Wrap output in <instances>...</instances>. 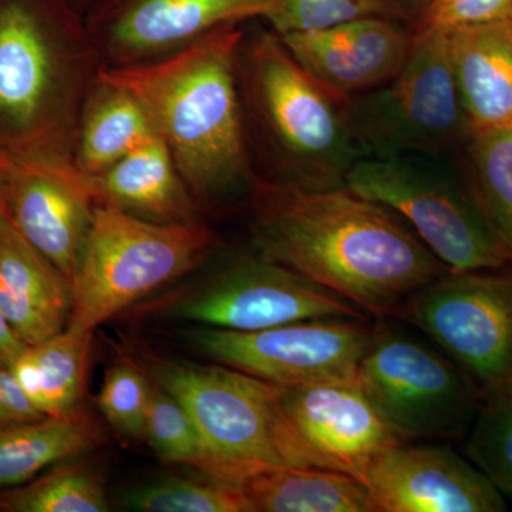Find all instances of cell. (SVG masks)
<instances>
[{
    "instance_id": "cell-7",
    "label": "cell",
    "mask_w": 512,
    "mask_h": 512,
    "mask_svg": "<svg viewBox=\"0 0 512 512\" xmlns=\"http://www.w3.org/2000/svg\"><path fill=\"white\" fill-rule=\"evenodd\" d=\"M346 104L367 157H439L473 134L444 30L417 28L397 76Z\"/></svg>"
},
{
    "instance_id": "cell-5",
    "label": "cell",
    "mask_w": 512,
    "mask_h": 512,
    "mask_svg": "<svg viewBox=\"0 0 512 512\" xmlns=\"http://www.w3.org/2000/svg\"><path fill=\"white\" fill-rule=\"evenodd\" d=\"M154 382L180 400L208 454L205 476L235 485L265 468L291 467L275 384L218 365L154 357Z\"/></svg>"
},
{
    "instance_id": "cell-35",
    "label": "cell",
    "mask_w": 512,
    "mask_h": 512,
    "mask_svg": "<svg viewBox=\"0 0 512 512\" xmlns=\"http://www.w3.org/2000/svg\"><path fill=\"white\" fill-rule=\"evenodd\" d=\"M394 10H416L426 8L427 0H387Z\"/></svg>"
},
{
    "instance_id": "cell-11",
    "label": "cell",
    "mask_w": 512,
    "mask_h": 512,
    "mask_svg": "<svg viewBox=\"0 0 512 512\" xmlns=\"http://www.w3.org/2000/svg\"><path fill=\"white\" fill-rule=\"evenodd\" d=\"M167 318L251 332L313 319H366L342 296L264 256L239 258L204 284L165 303Z\"/></svg>"
},
{
    "instance_id": "cell-28",
    "label": "cell",
    "mask_w": 512,
    "mask_h": 512,
    "mask_svg": "<svg viewBox=\"0 0 512 512\" xmlns=\"http://www.w3.org/2000/svg\"><path fill=\"white\" fill-rule=\"evenodd\" d=\"M464 456L512 500V394L484 397L467 433Z\"/></svg>"
},
{
    "instance_id": "cell-17",
    "label": "cell",
    "mask_w": 512,
    "mask_h": 512,
    "mask_svg": "<svg viewBox=\"0 0 512 512\" xmlns=\"http://www.w3.org/2000/svg\"><path fill=\"white\" fill-rule=\"evenodd\" d=\"M446 33L473 133L512 127V16Z\"/></svg>"
},
{
    "instance_id": "cell-23",
    "label": "cell",
    "mask_w": 512,
    "mask_h": 512,
    "mask_svg": "<svg viewBox=\"0 0 512 512\" xmlns=\"http://www.w3.org/2000/svg\"><path fill=\"white\" fill-rule=\"evenodd\" d=\"M100 443V427L83 410L0 424V490L29 483L47 468L82 456Z\"/></svg>"
},
{
    "instance_id": "cell-33",
    "label": "cell",
    "mask_w": 512,
    "mask_h": 512,
    "mask_svg": "<svg viewBox=\"0 0 512 512\" xmlns=\"http://www.w3.org/2000/svg\"><path fill=\"white\" fill-rule=\"evenodd\" d=\"M46 417L29 399L10 367L0 366V424L26 423Z\"/></svg>"
},
{
    "instance_id": "cell-21",
    "label": "cell",
    "mask_w": 512,
    "mask_h": 512,
    "mask_svg": "<svg viewBox=\"0 0 512 512\" xmlns=\"http://www.w3.org/2000/svg\"><path fill=\"white\" fill-rule=\"evenodd\" d=\"M94 330L66 328L28 346L10 366L33 404L46 417L79 412L86 392Z\"/></svg>"
},
{
    "instance_id": "cell-36",
    "label": "cell",
    "mask_w": 512,
    "mask_h": 512,
    "mask_svg": "<svg viewBox=\"0 0 512 512\" xmlns=\"http://www.w3.org/2000/svg\"><path fill=\"white\" fill-rule=\"evenodd\" d=\"M8 210H6L5 201H3L2 192H0V229H2L5 221L8 220Z\"/></svg>"
},
{
    "instance_id": "cell-25",
    "label": "cell",
    "mask_w": 512,
    "mask_h": 512,
    "mask_svg": "<svg viewBox=\"0 0 512 512\" xmlns=\"http://www.w3.org/2000/svg\"><path fill=\"white\" fill-rule=\"evenodd\" d=\"M8 512H106L110 510L99 474L82 464H63L29 484L0 493Z\"/></svg>"
},
{
    "instance_id": "cell-18",
    "label": "cell",
    "mask_w": 512,
    "mask_h": 512,
    "mask_svg": "<svg viewBox=\"0 0 512 512\" xmlns=\"http://www.w3.org/2000/svg\"><path fill=\"white\" fill-rule=\"evenodd\" d=\"M271 9L272 0H137L116 23L114 43L141 55L245 19H266Z\"/></svg>"
},
{
    "instance_id": "cell-15",
    "label": "cell",
    "mask_w": 512,
    "mask_h": 512,
    "mask_svg": "<svg viewBox=\"0 0 512 512\" xmlns=\"http://www.w3.org/2000/svg\"><path fill=\"white\" fill-rule=\"evenodd\" d=\"M278 37L306 72L349 100L397 76L412 50L414 32L390 16H369Z\"/></svg>"
},
{
    "instance_id": "cell-4",
    "label": "cell",
    "mask_w": 512,
    "mask_h": 512,
    "mask_svg": "<svg viewBox=\"0 0 512 512\" xmlns=\"http://www.w3.org/2000/svg\"><path fill=\"white\" fill-rule=\"evenodd\" d=\"M214 244L210 229L198 222L143 220L100 202L94 207L82 262L72 282L67 328L96 329L190 272Z\"/></svg>"
},
{
    "instance_id": "cell-10",
    "label": "cell",
    "mask_w": 512,
    "mask_h": 512,
    "mask_svg": "<svg viewBox=\"0 0 512 512\" xmlns=\"http://www.w3.org/2000/svg\"><path fill=\"white\" fill-rule=\"evenodd\" d=\"M377 325L365 319H313L239 332L202 326L188 333L195 350L218 365L265 382L357 384Z\"/></svg>"
},
{
    "instance_id": "cell-24",
    "label": "cell",
    "mask_w": 512,
    "mask_h": 512,
    "mask_svg": "<svg viewBox=\"0 0 512 512\" xmlns=\"http://www.w3.org/2000/svg\"><path fill=\"white\" fill-rule=\"evenodd\" d=\"M466 147L468 187L512 259V127L474 131Z\"/></svg>"
},
{
    "instance_id": "cell-34",
    "label": "cell",
    "mask_w": 512,
    "mask_h": 512,
    "mask_svg": "<svg viewBox=\"0 0 512 512\" xmlns=\"http://www.w3.org/2000/svg\"><path fill=\"white\" fill-rule=\"evenodd\" d=\"M28 348L25 342L10 328L8 320L0 311V366L10 367L16 357Z\"/></svg>"
},
{
    "instance_id": "cell-12",
    "label": "cell",
    "mask_w": 512,
    "mask_h": 512,
    "mask_svg": "<svg viewBox=\"0 0 512 512\" xmlns=\"http://www.w3.org/2000/svg\"><path fill=\"white\" fill-rule=\"evenodd\" d=\"M291 467L338 471L366 484L370 468L406 443L357 384H275Z\"/></svg>"
},
{
    "instance_id": "cell-14",
    "label": "cell",
    "mask_w": 512,
    "mask_h": 512,
    "mask_svg": "<svg viewBox=\"0 0 512 512\" xmlns=\"http://www.w3.org/2000/svg\"><path fill=\"white\" fill-rule=\"evenodd\" d=\"M366 487L377 512H503L505 498L467 457L448 446H406L383 454Z\"/></svg>"
},
{
    "instance_id": "cell-2",
    "label": "cell",
    "mask_w": 512,
    "mask_h": 512,
    "mask_svg": "<svg viewBox=\"0 0 512 512\" xmlns=\"http://www.w3.org/2000/svg\"><path fill=\"white\" fill-rule=\"evenodd\" d=\"M235 26L211 30L156 62L100 74L107 89L127 94L146 111L178 173L201 194L251 177L235 84L242 33Z\"/></svg>"
},
{
    "instance_id": "cell-3",
    "label": "cell",
    "mask_w": 512,
    "mask_h": 512,
    "mask_svg": "<svg viewBox=\"0 0 512 512\" xmlns=\"http://www.w3.org/2000/svg\"><path fill=\"white\" fill-rule=\"evenodd\" d=\"M248 64L256 111L288 164L276 184L312 191L346 187L352 168L367 157L346 100L306 72L278 35L259 37Z\"/></svg>"
},
{
    "instance_id": "cell-22",
    "label": "cell",
    "mask_w": 512,
    "mask_h": 512,
    "mask_svg": "<svg viewBox=\"0 0 512 512\" xmlns=\"http://www.w3.org/2000/svg\"><path fill=\"white\" fill-rule=\"evenodd\" d=\"M52 63L35 16L20 3L0 9V114L28 124L42 109Z\"/></svg>"
},
{
    "instance_id": "cell-13",
    "label": "cell",
    "mask_w": 512,
    "mask_h": 512,
    "mask_svg": "<svg viewBox=\"0 0 512 512\" xmlns=\"http://www.w3.org/2000/svg\"><path fill=\"white\" fill-rule=\"evenodd\" d=\"M0 192L20 235L72 284L92 224L94 181L47 158L0 153Z\"/></svg>"
},
{
    "instance_id": "cell-31",
    "label": "cell",
    "mask_w": 512,
    "mask_h": 512,
    "mask_svg": "<svg viewBox=\"0 0 512 512\" xmlns=\"http://www.w3.org/2000/svg\"><path fill=\"white\" fill-rule=\"evenodd\" d=\"M151 383L130 363H119L107 370L99 394L100 412L120 436L144 439V426Z\"/></svg>"
},
{
    "instance_id": "cell-8",
    "label": "cell",
    "mask_w": 512,
    "mask_h": 512,
    "mask_svg": "<svg viewBox=\"0 0 512 512\" xmlns=\"http://www.w3.org/2000/svg\"><path fill=\"white\" fill-rule=\"evenodd\" d=\"M357 386L404 440L464 439L484 394L440 350L377 325Z\"/></svg>"
},
{
    "instance_id": "cell-1",
    "label": "cell",
    "mask_w": 512,
    "mask_h": 512,
    "mask_svg": "<svg viewBox=\"0 0 512 512\" xmlns=\"http://www.w3.org/2000/svg\"><path fill=\"white\" fill-rule=\"evenodd\" d=\"M259 255L373 316L396 315L448 271L399 214L348 187L256 188Z\"/></svg>"
},
{
    "instance_id": "cell-30",
    "label": "cell",
    "mask_w": 512,
    "mask_h": 512,
    "mask_svg": "<svg viewBox=\"0 0 512 512\" xmlns=\"http://www.w3.org/2000/svg\"><path fill=\"white\" fill-rule=\"evenodd\" d=\"M396 13L387 0H272L268 19L276 35L330 28L369 16Z\"/></svg>"
},
{
    "instance_id": "cell-20",
    "label": "cell",
    "mask_w": 512,
    "mask_h": 512,
    "mask_svg": "<svg viewBox=\"0 0 512 512\" xmlns=\"http://www.w3.org/2000/svg\"><path fill=\"white\" fill-rule=\"evenodd\" d=\"M239 490L251 512H377L365 484L322 468H265Z\"/></svg>"
},
{
    "instance_id": "cell-16",
    "label": "cell",
    "mask_w": 512,
    "mask_h": 512,
    "mask_svg": "<svg viewBox=\"0 0 512 512\" xmlns=\"http://www.w3.org/2000/svg\"><path fill=\"white\" fill-rule=\"evenodd\" d=\"M72 284L20 235L12 221L0 229V311L23 342L39 345L67 328Z\"/></svg>"
},
{
    "instance_id": "cell-27",
    "label": "cell",
    "mask_w": 512,
    "mask_h": 512,
    "mask_svg": "<svg viewBox=\"0 0 512 512\" xmlns=\"http://www.w3.org/2000/svg\"><path fill=\"white\" fill-rule=\"evenodd\" d=\"M121 504L141 512H251L238 487L208 476L141 485L121 495Z\"/></svg>"
},
{
    "instance_id": "cell-29",
    "label": "cell",
    "mask_w": 512,
    "mask_h": 512,
    "mask_svg": "<svg viewBox=\"0 0 512 512\" xmlns=\"http://www.w3.org/2000/svg\"><path fill=\"white\" fill-rule=\"evenodd\" d=\"M144 439L164 460L188 464L205 476L208 454L200 431L180 400L156 382L151 383Z\"/></svg>"
},
{
    "instance_id": "cell-32",
    "label": "cell",
    "mask_w": 512,
    "mask_h": 512,
    "mask_svg": "<svg viewBox=\"0 0 512 512\" xmlns=\"http://www.w3.org/2000/svg\"><path fill=\"white\" fill-rule=\"evenodd\" d=\"M511 16L512 0H427L417 28L447 32Z\"/></svg>"
},
{
    "instance_id": "cell-9",
    "label": "cell",
    "mask_w": 512,
    "mask_h": 512,
    "mask_svg": "<svg viewBox=\"0 0 512 512\" xmlns=\"http://www.w3.org/2000/svg\"><path fill=\"white\" fill-rule=\"evenodd\" d=\"M448 269L396 316L429 336L484 397L512 394V271Z\"/></svg>"
},
{
    "instance_id": "cell-26",
    "label": "cell",
    "mask_w": 512,
    "mask_h": 512,
    "mask_svg": "<svg viewBox=\"0 0 512 512\" xmlns=\"http://www.w3.org/2000/svg\"><path fill=\"white\" fill-rule=\"evenodd\" d=\"M110 94L87 121L83 133V168L96 177L156 131L136 100L114 90Z\"/></svg>"
},
{
    "instance_id": "cell-19",
    "label": "cell",
    "mask_w": 512,
    "mask_h": 512,
    "mask_svg": "<svg viewBox=\"0 0 512 512\" xmlns=\"http://www.w3.org/2000/svg\"><path fill=\"white\" fill-rule=\"evenodd\" d=\"M93 181L100 202L150 221L194 222L173 156L157 131Z\"/></svg>"
},
{
    "instance_id": "cell-6",
    "label": "cell",
    "mask_w": 512,
    "mask_h": 512,
    "mask_svg": "<svg viewBox=\"0 0 512 512\" xmlns=\"http://www.w3.org/2000/svg\"><path fill=\"white\" fill-rule=\"evenodd\" d=\"M433 158L366 157L352 168L346 187L399 214L451 271L512 268L464 174Z\"/></svg>"
}]
</instances>
